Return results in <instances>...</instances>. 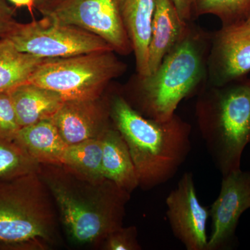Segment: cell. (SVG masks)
Here are the masks:
<instances>
[{
    "mask_svg": "<svg viewBox=\"0 0 250 250\" xmlns=\"http://www.w3.org/2000/svg\"><path fill=\"white\" fill-rule=\"evenodd\" d=\"M211 35L190 22L184 39L155 71L146 76L136 74L125 93H120L143 116L168 121L182 100L197 96L208 84Z\"/></svg>",
    "mask_w": 250,
    "mask_h": 250,
    "instance_id": "cell-1",
    "label": "cell"
},
{
    "mask_svg": "<svg viewBox=\"0 0 250 250\" xmlns=\"http://www.w3.org/2000/svg\"><path fill=\"white\" fill-rule=\"evenodd\" d=\"M108 95L112 123L129 148L139 187L152 190L173 178L191 150V125L176 113L164 122L146 118L120 91Z\"/></svg>",
    "mask_w": 250,
    "mask_h": 250,
    "instance_id": "cell-2",
    "label": "cell"
},
{
    "mask_svg": "<svg viewBox=\"0 0 250 250\" xmlns=\"http://www.w3.org/2000/svg\"><path fill=\"white\" fill-rule=\"evenodd\" d=\"M39 174L72 243H103L109 233L123 228L130 193L111 181L90 182L62 166L41 165Z\"/></svg>",
    "mask_w": 250,
    "mask_h": 250,
    "instance_id": "cell-3",
    "label": "cell"
},
{
    "mask_svg": "<svg viewBox=\"0 0 250 250\" xmlns=\"http://www.w3.org/2000/svg\"><path fill=\"white\" fill-rule=\"evenodd\" d=\"M197 97V126L215 166L223 177L240 170L250 144V78L207 84Z\"/></svg>",
    "mask_w": 250,
    "mask_h": 250,
    "instance_id": "cell-4",
    "label": "cell"
},
{
    "mask_svg": "<svg viewBox=\"0 0 250 250\" xmlns=\"http://www.w3.org/2000/svg\"><path fill=\"white\" fill-rule=\"evenodd\" d=\"M52 197L39 172L0 179V250H45L56 244Z\"/></svg>",
    "mask_w": 250,
    "mask_h": 250,
    "instance_id": "cell-5",
    "label": "cell"
},
{
    "mask_svg": "<svg viewBox=\"0 0 250 250\" xmlns=\"http://www.w3.org/2000/svg\"><path fill=\"white\" fill-rule=\"evenodd\" d=\"M114 51L47 59L27 82L56 92L64 100L101 98L112 81L122 76L126 64Z\"/></svg>",
    "mask_w": 250,
    "mask_h": 250,
    "instance_id": "cell-6",
    "label": "cell"
},
{
    "mask_svg": "<svg viewBox=\"0 0 250 250\" xmlns=\"http://www.w3.org/2000/svg\"><path fill=\"white\" fill-rule=\"evenodd\" d=\"M7 39L21 52L43 59L114 51L93 33L46 17L24 24L18 22Z\"/></svg>",
    "mask_w": 250,
    "mask_h": 250,
    "instance_id": "cell-7",
    "label": "cell"
},
{
    "mask_svg": "<svg viewBox=\"0 0 250 250\" xmlns=\"http://www.w3.org/2000/svg\"><path fill=\"white\" fill-rule=\"evenodd\" d=\"M36 9L42 17L100 36L116 54L133 52L117 0H37Z\"/></svg>",
    "mask_w": 250,
    "mask_h": 250,
    "instance_id": "cell-8",
    "label": "cell"
},
{
    "mask_svg": "<svg viewBox=\"0 0 250 250\" xmlns=\"http://www.w3.org/2000/svg\"><path fill=\"white\" fill-rule=\"evenodd\" d=\"M167 215L172 232L187 250H207V222L209 208L199 200L193 175L186 172L177 187L166 197Z\"/></svg>",
    "mask_w": 250,
    "mask_h": 250,
    "instance_id": "cell-9",
    "label": "cell"
},
{
    "mask_svg": "<svg viewBox=\"0 0 250 250\" xmlns=\"http://www.w3.org/2000/svg\"><path fill=\"white\" fill-rule=\"evenodd\" d=\"M249 208L250 172L240 169L223 176L220 194L209 208L212 229L207 250L229 249L240 218Z\"/></svg>",
    "mask_w": 250,
    "mask_h": 250,
    "instance_id": "cell-10",
    "label": "cell"
},
{
    "mask_svg": "<svg viewBox=\"0 0 250 250\" xmlns=\"http://www.w3.org/2000/svg\"><path fill=\"white\" fill-rule=\"evenodd\" d=\"M250 72V28L244 23L212 33L208 59V85L225 84Z\"/></svg>",
    "mask_w": 250,
    "mask_h": 250,
    "instance_id": "cell-11",
    "label": "cell"
},
{
    "mask_svg": "<svg viewBox=\"0 0 250 250\" xmlns=\"http://www.w3.org/2000/svg\"><path fill=\"white\" fill-rule=\"evenodd\" d=\"M67 145L100 139L111 126L109 100L101 98L64 100L52 118Z\"/></svg>",
    "mask_w": 250,
    "mask_h": 250,
    "instance_id": "cell-12",
    "label": "cell"
},
{
    "mask_svg": "<svg viewBox=\"0 0 250 250\" xmlns=\"http://www.w3.org/2000/svg\"><path fill=\"white\" fill-rule=\"evenodd\" d=\"M190 23L180 18L171 0H155L148 54L149 75L184 39Z\"/></svg>",
    "mask_w": 250,
    "mask_h": 250,
    "instance_id": "cell-13",
    "label": "cell"
},
{
    "mask_svg": "<svg viewBox=\"0 0 250 250\" xmlns=\"http://www.w3.org/2000/svg\"><path fill=\"white\" fill-rule=\"evenodd\" d=\"M140 76L149 75L148 54L155 0H117Z\"/></svg>",
    "mask_w": 250,
    "mask_h": 250,
    "instance_id": "cell-14",
    "label": "cell"
},
{
    "mask_svg": "<svg viewBox=\"0 0 250 250\" xmlns=\"http://www.w3.org/2000/svg\"><path fill=\"white\" fill-rule=\"evenodd\" d=\"M102 141L104 177L131 194L139 187V181L125 139L112 124L102 136Z\"/></svg>",
    "mask_w": 250,
    "mask_h": 250,
    "instance_id": "cell-15",
    "label": "cell"
},
{
    "mask_svg": "<svg viewBox=\"0 0 250 250\" xmlns=\"http://www.w3.org/2000/svg\"><path fill=\"white\" fill-rule=\"evenodd\" d=\"M15 141L41 165H62L68 146L52 118L21 127Z\"/></svg>",
    "mask_w": 250,
    "mask_h": 250,
    "instance_id": "cell-16",
    "label": "cell"
},
{
    "mask_svg": "<svg viewBox=\"0 0 250 250\" xmlns=\"http://www.w3.org/2000/svg\"><path fill=\"white\" fill-rule=\"evenodd\" d=\"M9 94L21 128L51 119L64 101L56 92L29 82L18 85Z\"/></svg>",
    "mask_w": 250,
    "mask_h": 250,
    "instance_id": "cell-17",
    "label": "cell"
},
{
    "mask_svg": "<svg viewBox=\"0 0 250 250\" xmlns=\"http://www.w3.org/2000/svg\"><path fill=\"white\" fill-rule=\"evenodd\" d=\"M46 59L21 52L8 39L0 40V92L27 82Z\"/></svg>",
    "mask_w": 250,
    "mask_h": 250,
    "instance_id": "cell-18",
    "label": "cell"
},
{
    "mask_svg": "<svg viewBox=\"0 0 250 250\" xmlns=\"http://www.w3.org/2000/svg\"><path fill=\"white\" fill-rule=\"evenodd\" d=\"M102 159L101 137L68 145L62 156L61 166L82 178L97 182L105 179L102 168Z\"/></svg>",
    "mask_w": 250,
    "mask_h": 250,
    "instance_id": "cell-19",
    "label": "cell"
},
{
    "mask_svg": "<svg viewBox=\"0 0 250 250\" xmlns=\"http://www.w3.org/2000/svg\"><path fill=\"white\" fill-rule=\"evenodd\" d=\"M41 164L15 141L0 138V179L39 172Z\"/></svg>",
    "mask_w": 250,
    "mask_h": 250,
    "instance_id": "cell-20",
    "label": "cell"
},
{
    "mask_svg": "<svg viewBox=\"0 0 250 250\" xmlns=\"http://www.w3.org/2000/svg\"><path fill=\"white\" fill-rule=\"evenodd\" d=\"M250 14V0H197V17L213 15L223 27L243 22Z\"/></svg>",
    "mask_w": 250,
    "mask_h": 250,
    "instance_id": "cell-21",
    "label": "cell"
},
{
    "mask_svg": "<svg viewBox=\"0 0 250 250\" xmlns=\"http://www.w3.org/2000/svg\"><path fill=\"white\" fill-rule=\"evenodd\" d=\"M20 129L9 92H0V138L15 141Z\"/></svg>",
    "mask_w": 250,
    "mask_h": 250,
    "instance_id": "cell-22",
    "label": "cell"
},
{
    "mask_svg": "<svg viewBox=\"0 0 250 250\" xmlns=\"http://www.w3.org/2000/svg\"><path fill=\"white\" fill-rule=\"evenodd\" d=\"M136 227L118 229L106 237L103 242L104 250H141V245L137 239Z\"/></svg>",
    "mask_w": 250,
    "mask_h": 250,
    "instance_id": "cell-23",
    "label": "cell"
},
{
    "mask_svg": "<svg viewBox=\"0 0 250 250\" xmlns=\"http://www.w3.org/2000/svg\"><path fill=\"white\" fill-rule=\"evenodd\" d=\"M17 23L14 8L8 4L6 0H0V40L7 39Z\"/></svg>",
    "mask_w": 250,
    "mask_h": 250,
    "instance_id": "cell-24",
    "label": "cell"
},
{
    "mask_svg": "<svg viewBox=\"0 0 250 250\" xmlns=\"http://www.w3.org/2000/svg\"><path fill=\"white\" fill-rule=\"evenodd\" d=\"M179 16L187 22L196 19L197 0H171Z\"/></svg>",
    "mask_w": 250,
    "mask_h": 250,
    "instance_id": "cell-25",
    "label": "cell"
},
{
    "mask_svg": "<svg viewBox=\"0 0 250 250\" xmlns=\"http://www.w3.org/2000/svg\"><path fill=\"white\" fill-rule=\"evenodd\" d=\"M16 8L25 7L29 10L31 15H34L37 0H8Z\"/></svg>",
    "mask_w": 250,
    "mask_h": 250,
    "instance_id": "cell-26",
    "label": "cell"
},
{
    "mask_svg": "<svg viewBox=\"0 0 250 250\" xmlns=\"http://www.w3.org/2000/svg\"><path fill=\"white\" fill-rule=\"evenodd\" d=\"M246 25L248 26V27L250 28V14L248 16V18L246 20V21L243 22Z\"/></svg>",
    "mask_w": 250,
    "mask_h": 250,
    "instance_id": "cell-27",
    "label": "cell"
}]
</instances>
